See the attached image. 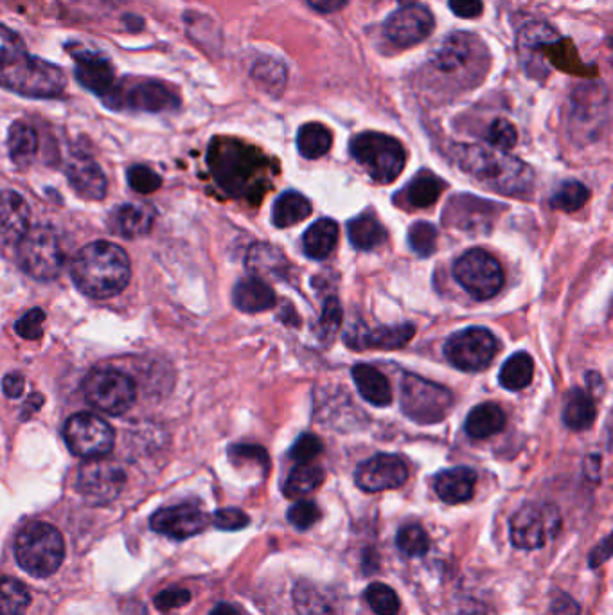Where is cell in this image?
Returning a JSON list of instances; mask_svg holds the SVG:
<instances>
[{"label":"cell","mask_w":613,"mask_h":615,"mask_svg":"<svg viewBox=\"0 0 613 615\" xmlns=\"http://www.w3.org/2000/svg\"><path fill=\"white\" fill-rule=\"evenodd\" d=\"M207 162L218 186L232 197L258 204L272 186V166L267 155L238 139H214Z\"/></svg>","instance_id":"6da1fadb"},{"label":"cell","mask_w":613,"mask_h":615,"mask_svg":"<svg viewBox=\"0 0 613 615\" xmlns=\"http://www.w3.org/2000/svg\"><path fill=\"white\" fill-rule=\"evenodd\" d=\"M71 276L81 294L92 299H110L130 283L132 265L128 254L116 243L94 241L76 254Z\"/></svg>","instance_id":"7a4b0ae2"},{"label":"cell","mask_w":613,"mask_h":615,"mask_svg":"<svg viewBox=\"0 0 613 615\" xmlns=\"http://www.w3.org/2000/svg\"><path fill=\"white\" fill-rule=\"evenodd\" d=\"M454 157L462 170L504 195L527 193L533 186V171L506 152L477 144H457Z\"/></svg>","instance_id":"3957f363"},{"label":"cell","mask_w":613,"mask_h":615,"mask_svg":"<svg viewBox=\"0 0 613 615\" xmlns=\"http://www.w3.org/2000/svg\"><path fill=\"white\" fill-rule=\"evenodd\" d=\"M488 67V47L479 36L464 31L446 36L428 63L432 78H441L462 89L475 87L484 80Z\"/></svg>","instance_id":"277c9868"},{"label":"cell","mask_w":613,"mask_h":615,"mask_svg":"<svg viewBox=\"0 0 613 615\" xmlns=\"http://www.w3.org/2000/svg\"><path fill=\"white\" fill-rule=\"evenodd\" d=\"M0 85L26 98L51 99L62 96L67 78L53 63L24 54L15 62L0 65Z\"/></svg>","instance_id":"5b68a950"},{"label":"cell","mask_w":613,"mask_h":615,"mask_svg":"<svg viewBox=\"0 0 613 615\" xmlns=\"http://www.w3.org/2000/svg\"><path fill=\"white\" fill-rule=\"evenodd\" d=\"M65 556L62 533L45 522L24 527L15 542V558L24 571L49 578L60 569Z\"/></svg>","instance_id":"8992f818"},{"label":"cell","mask_w":613,"mask_h":615,"mask_svg":"<svg viewBox=\"0 0 613 615\" xmlns=\"http://www.w3.org/2000/svg\"><path fill=\"white\" fill-rule=\"evenodd\" d=\"M351 155L371 179L380 184H391L398 179L407 164L403 144L391 135L380 132H362L349 144Z\"/></svg>","instance_id":"52a82bcc"},{"label":"cell","mask_w":613,"mask_h":615,"mask_svg":"<svg viewBox=\"0 0 613 615\" xmlns=\"http://www.w3.org/2000/svg\"><path fill=\"white\" fill-rule=\"evenodd\" d=\"M400 405L403 414L419 425H436L452 412L454 394L443 385L407 373L401 378Z\"/></svg>","instance_id":"ba28073f"},{"label":"cell","mask_w":613,"mask_h":615,"mask_svg":"<svg viewBox=\"0 0 613 615\" xmlns=\"http://www.w3.org/2000/svg\"><path fill=\"white\" fill-rule=\"evenodd\" d=\"M17 247L18 265L29 276L38 281H53L62 272V245L51 227H31Z\"/></svg>","instance_id":"9c48e42d"},{"label":"cell","mask_w":613,"mask_h":615,"mask_svg":"<svg viewBox=\"0 0 613 615\" xmlns=\"http://www.w3.org/2000/svg\"><path fill=\"white\" fill-rule=\"evenodd\" d=\"M454 276L457 283L477 301L493 299L502 290L506 279L498 259L482 249L464 252L455 261Z\"/></svg>","instance_id":"30bf717a"},{"label":"cell","mask_w":613,"mask_h":615,"mask_svg":"<svg viewBox=\"0 0 613 615\" xmlns=\"http://www.w3.org/2000/svg\"><path fill=\"white\" fill-rule=\"evenodd\" d=\"M83 393L94 409L108 416L128 412L137 396L134 380L116 369H98L90 373L83 384Z\"/></svg>","instance_id":"8fae6325"},{"label":"cell","mask_w":613,"mask_h":615,"mask_svg":"<svg viewBox=\"0 0 613 615\" xmlns=\"http://www.w3.org/2000/svg\"><path fill=\"white\" fill-rule=\"evenodd\" d=\"M560 509L552 504H525L509 522L511 542L518 549L534 551L560 533Z\"/></svg>","instance_id":"7c38bea8"},{"label":"cell","mask_w":613,"mask_h":615,"mask_svg":"<svg viewBox=\"0 0 613 615\" xmlns=\"http://www.w3.org/2000/svg\"><path fill=\"white\" fill-rule=\"evenodd\" d=\"M63 437L72 454L81 459H99L112 452L116 432L107 421L90 412H80L67 419Z\"/></svg>","instance_id":"4fadbf2b"},{"label":"cell","mask_w":613,"mask_h":615,"mask_svg":"<svg viewBox=\"0 0 613 615\" xmlns=\"http://www.w3.org/2000/svg\"><path fill=\"white\" fill-rule=\"evenodd\" d=\"M105 103L112 108H130L157 114L178 108L180 98L175 94V90L162 81H134L130 85H126L125 81H117L116 89Z\"/></svg>","instance_id":"5bb4252c"},{"label":"cell","mask_w":613,"mask_h":615,"mask_svg":"<svg viewBox=\"0 0 613 615\" xmlns=\"http://www.w3.org/2000/svg\"><path fill=\"white\" fill-rule=\"evenodd\" d=\"M497 339L486 328H466L446 340L445 357L452 366L475 373L491 364L497 355Z\"/></svg>","instance_id":"9a60e30c"},{"label":"cell","mask_w":613,"mask_h":615,"mask_svg":"<svg viewBox=\"0 0 613 615\" xmlns=\"http://www.w3.org/2000/svg\"><path fill=\"white\" fill-rule=\"evenodd\" d=\"M126 473L121 466L103 457L89 459L78 473L76 488L92 504H108L125 488Z\"/></svg>","instance_id":"2e32d148"},{"label":"cell","mask_w":613,"mask_h":615,"mask_svg":"<svg viewBox=\"0 0 613 615\" xmlns=\"http://www.w3.org/2000/svg\"><path fill=\"white\" fill-rule=\"evenodd\" d=\"M560 38V33L547 22H531L518 31L516 51L529 78L543 81L551 74V67L547 65V47Z\"/></svg>","instance_id":"e0dca14e"},{"label":"cell","mask_w":613,"mask_h":615,"mask_svg":"<svg viewBox=\"0 0 613 615\" xmlns=\"http://www.w3.org/2000/svg\"><path fill=\"white\" fill-rule=\"evenodd\" d=\"M436 20L430 9L421 4H407L385 20V36L401 49L414 47L432 35Z\"/></svg>","instance_id":"ac0fdd59"},{"label":"cell","mask_w":613,"mask_h":615,"mask_svg":"<svg viewBox=\"0 0 613 615\" xmlns=\"http://www.w3.org/2000/svg\"><path fill=\"white\" fill-rule=\"evenodd\" d=\"M409 479L407 463L392 454H378L356 468V486L367 493L396 490Z\"/></svg>","instance_id":"d6986e66"},{"label":"cell","mask_w":613,"mask_h":615,"mask_svg":"<svg viewBox=\"0 0 613 615\" xmlns=\"http://www.w3.org/2000/svg\"><path fill=\"white\" fill-rule=\"evenodd\" d=\"M207 524L209 518L205 515L204 509L191 502L159 509L150 520V526L155 533L175 540H186L191 536L200 535Z\"/></svg>","instance_id":"ffe728a7"},{"label":"cell","mask_w":613,"mask_h":615,"mask_svg":"<svg viewBox=\"0 0 613 615\" xmlns=\"http://www.w3.org/2000/svg\"><path fill=\"white\" fill-rule=\"evenodd\" d=\"M500 205L486 202L480 198L461 195L450 200L446 207V223L459 227L466 232H486L491 229V223L497 216Z\"/></svg>","instance_id":"44dd1931"},{"label":"cell","mask_w":613,"mask_h":615,"mask_svg":"<svg viewBox=\"0 0 613 615\" xmlns=\"http://www.w3.org/2000/svg\"><path fill=\"white\" fill-rule=\"evenodd\" d=\"M72 58L76 60V80L80 81L85 89L107 101L117 85L112 63L108 62L107 58L92 53H76Z\"/></svg>","instance_id":"7402d4cb"},{"label":"cell","mask_w":613,"mask_h":615,"mask_svg":"<svg viewBox=\"0 0 613 615\" xmlns=\"http://www.w3.org/2000/svg\"><path fill=\"white\" fill-rule=\"evenodd\" d=\"M31 211L26 200L15 191L0 193V240L17 245L31 229Z\"/></svg>","instance_id":"603a6c76"},{"label":"cell","mask_w":613,"mask_h":615,"mask_svg":"<svg viewBox=\"0 0 613 615\" xmlns=\"http://www.w3.org/2000/svg\"><path fill=\"white\" fill-rule=\"evenodd\" d=\"M71 188L85 200H103L107 195V177L90 159H76L67 168Z\"/></svg>","instance_id":"cb8c5ba5"},{"label":"cell","mask_w":613,"mask_h":615,"mask_svg":"<svg viewBox=\"0 0 613 615\" xmlns=\"http://www.w3.org/2000/svg\"><path fill=\"white\" fill-rule=\"evenodd\" d=\"M477 473L466 466L450 468L439 473L434 481L437 497L446 504H462L468 502L475 493Z\"/></svg>","instance_id":"d4e9b609"},{"label":"cell","mask_w":613,"mask_h":615,"mask_svg":"<svg viewBox=\"0 0 613 615\" xmlns=\"http://www.w3.org/2000/svg\"><path fill=\"white\" fill-rule=\"evenodd\" d=\"M247 270L258 279H285L290 263L281 250L270 243H256L247 252Z\"/></svg>","instance_id":"484cf974"},{"label":"cell","mask_w":613,"mask_h":615,"mask_svg":"<svg viewBox=\"0 0 613 615\" xmlns=\"http://www.w3.org/2000/svg\"><path fill=\"white\" fill-rule=\"evenodd\" d=\"M232 301L240 312H267L276 306V292L263 279L245 277L234 286Z\"/></svg>","instance_id":"4316f807"},{"label":"cell","mask_w":613,"mask_h":615,"mask_svg":"<svg viewBox=\"0 0 613 615\" xmlns=\"http://www.w3.org/2000/svg\"><path fill=\"white\" fill-rule=\"evenodd\" d=\"M358 393L362 394L365 402L374 407H387L392 403V389L389 380L385 378L380 369L369 364H356L351 371Z\"/></svg>","instance_id":"83f0119b"},{"label":"cell","mask_w":613,"mask_h":615,"mask_svg":"<svg viewBox=\"0 0 613 615\" xmlns=\"http://www.w3.org/2000/svg\"><path fill=\"white\" fill-rule=\"evenodd\" d=\"M155 211L152 205H121L112 216V229L123 238H141L152 231Z\"/></svg>","instance_id":"f1b7e54d"},{"label":"cell","mask_w":613,"mask_h":615,"mask_svg":"<svg viewBox=\"0 0 613 615\" xmlns=\"http://www.w3.org/2000/svg\"><path fill=\"white\" fill-rule=\"evenodd\" d=\"M507 416L498 403H480L466 418V434L471 439H489L506 427Z\"/></svg>","instance_id":"f546056e"},{"label":"cell","mask_w":613,"mask_h":615,"mask_svg":"<svg viewBox=\"0 0 613 615\" xmlns=\"http://www.w3.org/2000/svg\"><path fill=\"white\" fill-rule=\"evenodd\" d=\"M416 328L412 324H400V326H380L376 330L365 331L364 335L356 337L355 342H351L353 348L369 349H400L407 346L410 340L414 339Z\"/></svg>","instance_id":"4dcf8cb0"},{"label":"cell","mask_w":613,"mask_h":615,"mask_svg":"<svg viewBox=\"0 0 613 615\" xmlns=\"http://www.w3.org/2000/svg\"><path fill=\"white\" fill-rule=\"evenodd\" d=\"M9 157L13 164L26 170L35 161L38 152V134L35 128L26 121H17L9 128L8 134Z\"/></svg>","instance_id":"1f68e13d"},{"label":"cell","mask_w":613,"mask_h":615,"mask_svg":"<svg viewBox=\"0 0 613 615\" xmlns=\"http://www.w3.org/2000/svg\"><path fill=\"white\" fill-rule=\"evenodd\" d=\"M338 243V225L331 218H320L304 232L303 249L311 259H326Z\"/></svg>","instance_id":"d6a6232c"},{"label":"cell","mask_w":613,"mask_h":615,"mask_svg":"<svg viewBox=\"0 0 613 615\" xmlns=\"http://www.w3.org/2000/svg\"><path fill=\"white\" fill-rule=\"evenodd\" d=\"M596 416V402H594L592 394L585 389H572L567 396V400H565V407H563V423L570 430L581 432V430H587L594 425Z\"/></svg>","instance_id":"836d02e7"},{"label":"cell","mask_w":613,"mask_h":615,"mask_svg":"<svg viewBox=\"0 0 613 615\" xmlns=\"http://www.w3.org/2000/svg\"><path fill=\"white\" fill-rule=\"evenodd\" d=\"M443 189H445V182L439 179L436 173L423 170L410 180L405 189L401 191V195L410 207L425 209V207L436 204Z\"/></svg>","instance_id":"e575fe53"},{"label":"cell","mask_w":613,"mask_h":615,"mask_svg":"<svg viewBox=\"0 0 613 615\" xmlns=\"http://www.w3.org/2000/svg\"><path fill=\"white\" fill-rule=\"evenodd\" d=\"M385 229L373 211H364L347 223V236L356 249H376L385 241Z\"/></svg>","instance_id":"d590c367"},{"label":"cell","mask_w":613,"mask_h":615,"mask_svg":"<svg viewBox=\"0 0 613 615\" xmlns=\"http://www.w3.org/2000/svg\"><path fill=\"white\" fill-rule=\"evenodd\" d=\"M311 211L313 209L308 198L297 191H286L277 198L276 204L272 207V222L279 229H285L295 223L304 222Z\"/></svg>","instance_id":"8d00e7d4"},{"label":"cell","mask_w":613,"mask_h":615,"mask_svg":"<svg viewBox=\"0 0 613 615\" xmlns=\"http://www.w3.org/2000/svg\"><path fill=\"white\" fill-rule=\"evenodd\" d=\"M333 134L328 126L322 123H306L299 128L297 134V150L304 159H320L331 150Z\"/></svg>","instance_id":"74e56055"},{"label":"cell","mask_w":613,"mask_h":615,"mask_svg":"<svg viewBox=\"0 0 613 615\" xmlns=\"http://www.w3.org/2000/svg\"><path fill=\"white\" fill-rule=\"evenodd\" d=\"M534 360L524 351L507 358L506 364L500 369V385L507 391H524L533 382Z\"/></svg>","instance_id":"f35d334b"},{"label":"cell","mask_w":613,"mask_h":615,"mask_svg":"<svg viewBox=\"0 0 613 615\" xmlns=\"http://www.w3.org/2000/svg\"><path fill=\"white\" fill-rule=\"evenodd\" d=\"M322 482H324V470L320 466H313L310 463L299 464L288 475L283 493L288 499H301L320 488Z\"/></svg>","instance_id":"ab89813d"},{"label":"cell","mask_w":613,"mask_h":615,"mask_svg":"<svg viewBox=\"0 0 613 615\" xmlns=\"http://www.w3.org/2000/svg\"><path fill=\"white\" fill-rule=\"evenodd\" d=\"M31 594L22 581L0 578V615H26Z\"/></svg>","instance_id":"60d3db41"},{"label":"cell","mask_w":613,"mask_h":615,"mask_svg":"<svg viewBox=\"0 0 613 615\" xmlns=\"http://www.w3.org/2000/svg\"><path fill=\"white\" fill-rule=\"evenodd\" d=\"M252 78L258 81L263 89L279 96L285 90L286 80H288V72H286L285 63L274 60V58H261L252 67Z\"/></svg>","instance_id":"b9f144b4"},{"label":"cell","mask_w":613,"mask_h":615,"mask_svg":"<svg viewBox=\"0 0 613 615\" xmlns=\"http://www.w3.org/2000/svg\"><path fill=\"white\" fill-rule=\"evenodd\" d=\"M588 198H590V191L587 186L576 180H570V182L561 184L560 189L552 195L551 207L558 211H565V213H574L587 204Z\"/></svg>","instance_id":"7bdbcfd3"},{"label":"cell","mask_w":613,"mask_h":615,"mask_svg":"<svg viewBox=\"0 0 613 615\" xmlns=\"http://www.w3.org/2000/svg\"><path fill=\"white\" fill-rule=\"evenodd\" d=\"M396 544H398V549L403 556L418 558V556H425L428 553L430 538H428L427 531L419 524H405L398 531Z\"/></svg>","instance_id":"ee69618b"},{"label":"cell","mask_w":613,"mask_h":615,"mask_svg":"<svg viewBox=\"0 0 613 615\" xmlns=\"http://www.w3.org/2000/svg\"><path fill=\"white\" fill-rule=\"evenodd\" d=\"M367 605L376 615H398L400 598L389 585L371 583L364 594Z\"/></svg>","instance_id":"f6af8a7d"},{"label":"cell","mask_w":613,"mask_h":615,"mask_svg":"<svg viewBox=\"0 0 613 615\" xmlns=\"http://www.w3.org/2000/svg\"><path fill=\"white\" fill-rule=\"evenodd\" d=\"M410 249L421 258H428L436 252L437 229L428 222H416L409 231Z\"/></svg>","instance_id":"bcb514c9"},{"label":"cell","mask_w":613,"mask_h":615,"mask_svg":"<svg viewBox=\"0 0 613 615\" xmlns=\"http://www.w3.org/2000/svg\"><path fill=\"white\" fill-rule=\"evenodd\" d=\"M488 143L500 152H507L515 146L518 141V134H516V128L513 123H509L504 117H498L495 119L488 128V134H486Z\"/></svg>","instance_id":"7dc6e473"},{"label":"cell","mask_w":613,"mask_h":615,"mask_svg":"<svg viewBox=\"0 0 613 615\" xmlns=\"http://www.w3.org/2000/svg\"><path fill=\"white\" fill-rule=\"evenodd\" d=\"M340 324H342L340 303H338L337 297H329L324 303V308L320 313L319 326H317L320 339H333L340 330Z\"/></svg>","instance_id":"c3c4849f"},{"label":"cell","mask_w":613,"mask_h":615,"mask_svg":"<svg viewBox=\"0 0 613 615\" xmlns=\"http://www.w3.org/2000/svg\"><path fill=\"white\" fill-rule=\"evenodd\" d=\"M322 513L320 508L311 502V500H301L288 509V522L297 529V531H306L311 526H315L319 522Z\"/></svg>","instance_id":"681fc988"},{"label":"cell","mask_w":613,"mask_h":615,"mask_svg":"<svg viewBox=\"0 0 613 615\" xmlns=\"http://www.w3.org/2000/svg\"><path fill=\"white\" fill-rule=\"evenodd\" d=\"M229 457H231L232 463L236 466H243L245 463L254 464L261 468V472H267L270 468V461H268L267 452L265 448L254 445H234L229 448Z\"/></svg>","instance_id":"f907efd6"},{"label":"cell","mask_w":613,"mask_h":615,"mask_svg":"<svg viewBox=\"0 0 613 615\" xmlns=\"http://www.w3.org/2000/svg\"><path fill=\"white\" fill-rule=\"evenodd\" d=\"M128 184H130V188L137 193H141V195H152L160 188L162 180L152 168L137 164V166H132L128 170Z\"/></svg>","instance_id":"816d5d0a"},{"label":"cell","mask_w":613,"mask_h":615,"mask_svg":"<svg viewBox=\"0 0 613 615\" xmlns=\"http://www.w3.org/2000/svg\"><path fill=\"white\" fill-rule=\"evenodd\" d=\"M24 54H27L24 40L13 29L0 24V65L15 62Z\"/></svg>","instance_id":"f5cc1de1"},{"label":"cell","mask_w":613,"mask_h":615,"mask_svg":"<svg viewBox=\"0 0 613 615\" xmlns=\"http://www.w3.org/2000/svg\"><path fill=\"white\" fill-rule=\"evenodd\" d=\"M322 441L313 434H303L290 448V459L299 464H308L322 454Z\"/></svg>","instance_id":"db71d44e"},{"label":"cell","mask_w":613,"mask_h":615,"mask_svg":"<svg viewBox=\"0 0 613 615\" xmlns=\"http://www.w3.org/2000/svg\"><path fill=\"white\" fill-rule=\"evenodd\" d=\"M45 312L42 308H33L22 315L15 324V331L22 339L36 340L44 335Z\"/></svg>","instance_id":"11a10c76"},{"label":"cell","mask_w":613,"mask_h":615,"mask_svg":"<svg viewBox=\"0 0 613 615\" xmlns=\"http://www.w3.org/2000/svg\"><path fill=\"white\" fill-rule=\"evenodd\" d=\"M213 524L222 531H240L243 527L249 526L250 518L241 509L223 508L214 513Z\"/></svg>","instance_id":"9f6ffc18"},{"label":"cell","mask_w":613,"mask_h":615,"mask_svg":"<svg viewBox=\"0 0 613 615\" xmlns=\"http://www.w3.org/2000/svg\"><path fill=\"white\" fill-rule=\"evenodd\" d=\"M191 601V592L186 589H168L162 590L160 594L155 596V607L162 612H169L173 608L186 607Z\"/></svg>","instance_id":"6f0895ef"},{"label":"cell","mask_w":613,"mask_h":615,"mask_svg":"<svg viewBox=\"0 0 613 615\" xmlns=\"http://www.w3.org/2000/svg\"><path fill=\"white\" fill-rule=\"evenodd\" d=\"M448 8L452 9L455 17L479 18L484 11L482 0H448Z\"/></svg>","instance_id":"680465c9"},{"label":"cell","mask_w":613,"mask_h":615,"mask_svg":"<svg viewBox=\"0 0 613 615\" xmlns=\"http://www.w3.org/2000/svg\"><path fill=\"white\" fill-rule=\"evenodd\" d=\"M2 389L8 398H20L26 389V378L20 373H9L2 380Z\"/></svg>","instance_id":"91938a15"},{"label":"cell","mask_w":613,"mask_h":615,"mask_svg":"<svg viewBox=\"0 0 613 615\" xmlns=\"http://www.w3.org/2000/svg\"><path fill=\"white\" fill-rule=\"evenodd\" d=\"M581 608L574 599L567 594H560L558 598L552 601V615H579Z\"/></svg>","instance_id":"94428289"},{"label":"cell","mask_w":613,"mask_h":615,"mask_svg":"<svg viewBox=\"0 0 613 615\" xmlns=\"http://www.w3.org/2000/svg\"><path fill=\"white\" fill-rule=\"evenodd\" d=\"M311 9L322 15H333L347 6L349 0H306Z\"/></svg>","instance_id":"6125c7cd"},{"label":"cell","mask_w":613,"mask_h":615,"mask_svg":"<svg viewBox=\"0 0 613 615\" xmlns=\"http://www.w3.org/2000/svg\"><path fill=\"white\" fill-rule=\"evenodd\" d=\"M608 542H610V538L606 536L605 540L592 551V554H590V567H597V565L605 563L610 558V545H608Z\"/></svg>","instance_id":"be15d7a7"},{"label":"cell","mask_w":613,"mask_h":615,"mask_svg":"<svg viewBox=\"0 0 613 615\" xmlns=\"http://www.w3.org/2000/svg\"><path fill=\"white\" fill-rule=\"evenodd\" d=\"M209 615H245L241 612L240 608L234 607L231 603H220L211 610Z\"/></svg>","instance_id":"e7e4bbea"},{"label":"cell","mask_w":613,"mask_h":615,"mask_svg":"<svg viewBox=\"0 0 613 615\" xmlns=\"http://www.w3.org/2000/svg\"><path fill=\"white\" fill-rule=\"evenodd\" d=\"M107 2H110V4H112V6H119V4H123V2H125V0H107Z\"/></svg>","instance_id":"03108f58"}]
</instances>
